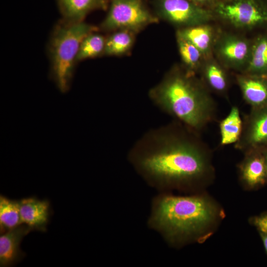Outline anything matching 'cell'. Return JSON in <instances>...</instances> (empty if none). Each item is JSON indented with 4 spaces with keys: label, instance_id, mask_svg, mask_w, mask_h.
I'll return each mask as SVG.
<instances>
[{
    "label": "cell",
    "instance_id": "1",
    "mask_svg": "<svg viewBox=\"0 0 267 267\" xmlns=\"http://www.w3.org/2000/svg\"><path fill=\"white\" fill-rule=\"evenodd\" d=\"M212 150L198 133L174 120L144 134L128 159L150 185L163 189L186 186L213 173Z\"/></svg>",
    "mask_w": 267,
    "mask_h": 267
},
{
    "label": "cell",
    "instance_id": "2",
    "mask_svg": "<svg viewBox=\"0 0 267 267\" xmlns=\"http://www.w3.org/2000/svg\"><path fill=\"white\" fill-rule=\"evenodd\" d=\"M149 97L161 111L199 133L217 117L216 102L189 72H171L150 90Z\"/></svg>",
    "mask_w": 267,
    "mask_h": 267
},
{
    "label": "cell",
    "instance_id": "3",
    "mask_svg": "<svg viewBox=\"0 0 267 267\" xmlns=\"http://www.w3.org/2000/svg\"><path fill=\"white\" fill-rule=\"evenodd\" d=\"M215 216L214 206L203 198L161 193L153 200L148 224L167 241L174 243L197 234Z\"/></svg>",
    "mask_w": 267,
    "mask_h": 267
},
{
    "label": "cell",
    "instance_id": "4",
    "mask_svg": "<svg viewBox=\"0 0 267 267\" xmlns=\"http://www.w3.org/2000/svg\"><path fill=\"white\" fill-rule=\"evenodd\" d=\"M96 28L83 21L76 23L61 20L54 28L48 44L50 75L61 93L70 89L80 44Z\"/></svg>",
    "mask_w": 267,
    "mask_h": 267
},
{
    "label": "cell",
    "instance_id": "5",
    "mask_svg": "<svg viewBox=\"0 0 267 267\" xmlns=\"http://www.w3.org/2000/svg\"><path fill=\"white\" fill-rule=\"evenodd\" d=\"M155 20L143 0H112L101 27L105 30H136Z\"/></svg>",
    "mask_w": 267,
    "mask_h": 267
},
{
    "label": "cell",
    "instance_id": "6",
    "mask_svg": "<svg viewBox=\"0 0 267 267\" xmlns=\"http://www.w3.org/2000/svg\"><path fill=\"white\" fill-rule=\"evenodd\" d=\"M217 13L236 27L252 28L267 21V8L257 0H234L219 4Z\"/></svg>",
    "mask_w": 267,
    "mask_h": 267
},
{
    "label": "cell",
    "instance_id": "7",
    "mask_svg": "<svg viewBox=\"0 0 267 267\" xmlns=\"http://www.w3.org/2000/svg\"><path fill=\"white\" fill-rule=\"evenodd\" d=\"M234 145L244 153L267 149V105L252 108L244 116L241 136Z\"/></svg>",
    "mask_w": 267,
    "mask_h": 267
},
{
    "label": "cell",
    "instance_id": "8",
    "mask_svg": "<svg viewBox=\"0 0 267 267\" xmlns=\"http://www.w3.org/2000/svg\"><path fill=\"white\" fill-rule=\"evenodd\" d=\"M159 14L172 23L189 27L204 24L212 18L210 11L188 0H157Z\"/></svg>",
    "mask_w": 267,
    "mask_h": 267
},
{
    "label": "cell",
    "instance_id": "9",
    "mask_svg": "<svg viewBox=\"0 0 267 267\" xmlns=\"http://www.w3.org/2000/svg\"><path fill=\"white\" fill-rule=\"evenodd\" d=\"M18 203L22 223L32 230L45 232L50 215L49 202L33 197L18 200Z\"/></svg>",
    "mask_w": 267,
    "mask_h": 267
},
{
    "label": "cell",
    "instance_id": "10",
    "mask_svg": "<svg viewBox=\"0 0 267 267\" xmlns=\"http://www.w3.org/2000/svg\"><path fill=\"white\" fill-rule=\"evenodd\" d=\"M32 230L22 223L1 234L0 236V267H11L21 261L25 254L20 245L23 237Z\"/></svg>",
    "mask_w": 267,
    "mask_h": 267
},
{
    "label": "cell",
    "instance_id": "11",
    "mask_svg": "<svg viewBox=\"0 0 267 267\" xmlns=\"http://www.w3.org/2000/svg\"><path fill=\"white\" fill-rule=\"evenodd\" d=\"M244 154L239 166L241 180L251 187L264 184L267 180V172L263 153L251 151Z\"/></svg>",
    "mask_w": 267,
    "mask_h": 267
},
{
    "label": "cell",
    "instance_id": "12",
    "mask_svg": "<svg viewBox=\"0 0 267 267\" xmlns=\"http://www.w3.org/2000/svg\"><path fill=\"white\" fill-rule=\"evenodd\" d=\"M243 98L252 108L267 105V80L250 74L236 76Z\"/></svg>",
    "mask_w": 267,
    "mask_h": 267
},
{
    "label": "cell",
    "instance_id": "13",
    "mask_svg": "<svg viewBox=\"0 0 267 267\" xmlns=\"http://www.w3.org/2000/svg\"><path fill=\"white\" fill-rule=\"evenodd\" d=\"M62 20L76 23L83 21L90 12L107 7V0H55Z\"/></svg>",
    "mask_w": 267,
    "mask_h": 267
},
{
    "label": "cell",
    "instance_id": "14",
    "mask_svg": "<svg viewBox=\"0 0 267 267\" xmlns=\"http://www.w3.org/2000/svg\"><path fill=\"white\" fill-rule=\"evenodd\" d=\"M251 48L249 43L236 37L223 39L219 47V53L227 63L235 68L241 67L249 60Z\"/></svg>",
    "mask_w": 267,
    "mask_h": 267
},
{
    "label": "cell",
    "instance_id": "15",
    "mask_svg": "<svg viewBox=\"0 0 267 267\" xmlns=\"http://www.w3.org/2000/svg\"><path fill=\"white\" fill-rule=\"evenodd\" d=\"M219 128L221 145L238 141L242 131L243 120L237 106H232L228 115L220 122Z\"/></svg>",
    "mask_w": 267,
    "mask_h": 267
},
{
    "label": "cell",
    "instance_id": "16",
    "mask_svg": "<svg viewBox=\"0 0 267 267\" xmlns=\"http://www.w3.org/2000/svg\"><path fill=\"white\" fill-rule=\"evenodd\" d=\"M178 36L196 46L202 53L207 52L212 42L211 28L204 24L188 27L178 32Z\"/></svg>",
    "mask_w": 267,
    "mask_h": 267
},
{
    "label": "cell",
    "instance_id": "17",
    "mask_svg": "<svg viewBox=\"0 0 267 267\" xmlns=\"http://www.w3.org/2000/svg\"><path fill=\"white\" fill-rule=\"evenodd\" d=\"M22 224L18 201L9 199L0 196V234Z\"/></svg>",
    "mask_w": 267,
    "mask_h": 267
},
{
    "label": "cell",
    "instance_id": "18",
    "mask_svg": "<svg viewBox=\"0 0 267 267\" xmlns=\"http://www.w3.org/2000/svg\"><path fill=\"white\" fill-rule=\"evenodd\" d=\"M248 74L261 76L267 74V38H259L251 49L247 68Z\"/></svg>",
    "mask_w": 267,
    "mask_h": 267
},
{
    "label": "cell",
    "instance_id": "19",
    "mask_svg": "<svg viewBox=\"0 0 267 267\" xmlns=\"http://www.w3.org/2000/svg\"><path fill=\"white\" fill-rule=\"evenodd\" d=\"M106 40L99 34L90 33L82 41L76 58V62L96 57L104 52Z\"/></svg>",
    "mask_w": 267,
    "mask_h": 267
},
{
    "label": "cell",
    "instance_id": "20",
    "mask_svg": "<svg viewBox=\"0 0 267 267\" xmlns=\"http://www.w3.org/2000/svg\"><path fill=\"white\" fill-rule=\"evenodd\" d=\"M205 81L214 91L223 94L227 89L228 82L225 71L218 65L211 63L203 70Z\"/></svg>",
    "mask_w": 267,
    "mask_h": 267
},
{
    "label": "cell",
    "instance_id": "21",
    "mask_svg": "<svg viewBox=\"0 0 267 267\" xmlns=\"http://www.w3.org/2000/svg\"><path fill=\"white\" fill-rule=\"evenodd\" d=\"M133 38L127 30L119 31L106 40L104 53L106 55H119L125 53L131 46Z\"/></svg>",
    "mask_w": 267,
    "mask_h": 267
},
{
    "label": "cell",
    "instance_id": "22",
    "mask_svg": "<svg viewBox=\"0 0 267 267\" xmlns=\"http://www.w3.org/2000/svg\"><path fill=\"white\" fill-rule=\"evenodd\" d=\"M178 49L184 63L191 69L197 66L202 53L193 44L178 36Z\"/></svg>",
    "mask_w": 267,
    "mask_h": 267
},
{
    "label": "cell",
    "instance_id": "23",
    "mask_svg": "<svg viewBox=\"0 0 267 267\" xmlns=\"http://www.w3.org/2000/svg\"><path fill=\"white\" fill-rule=\"evenodd\" d=\"M253 222L261 232H267V215L257 217L254 219Z\"/></svg>",
    "mask_w": 267,
    "mask_h": 267
},
{
    "label": "cell",
    "instance_id": "24",
    "mask_svg": "<svg viewBox=\"0 0 267 267\" xmlns=\"http://www.w3.org/2000/svg\"><path fill=\"white\" fill-rule=\"evenodd\" d=\"M262 239L265 246V248L267 252V232H261Z\"/></svg>",
    "mask_w": 267,
    "mask_h": 267
},
{
    "label": "cell",
    "instance_id": "25",
    "mask_svg": "<svg viewBox=\"0 0 267 267\" xmlns=\"http://www.w3.org/2000/svg\"><path fill=\"white\" fill-rule=\"evenodd\" d=\"M265 158L266 169L267 172V149L263 152Z\"/></svg>",
    "mask_w": 267,
    "mask_h": 267
},
{
    "label": "cell",
    "instance_id": "26",
    "mask_svg": "<svg viewBox=\"0 0 267 267\" xmlns=\"http://www.w3.org/2000/svg\"><path fill=\"white\" fill-rule=\"evenodd\" d=\"M194 0L202 1H204V0Z\"/></svg>",
    "mask_w": 267,
    "mask_h": 267
}]
</instances>
